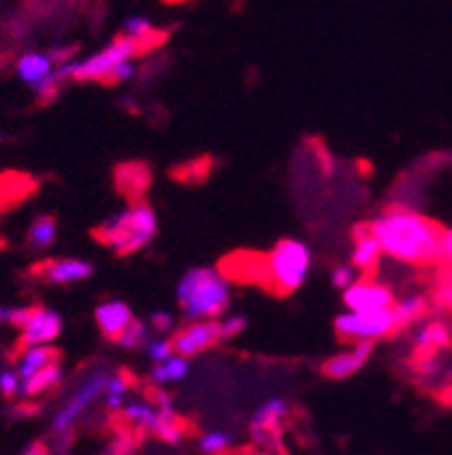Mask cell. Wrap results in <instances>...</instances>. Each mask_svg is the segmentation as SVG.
<instances>
[{
    "mask_svg": "<svg viewBox=\"0 0 452 455\" xmlns=\"http://www.w3.org/2000/svg\"><path fill=\"white\" fill-rule=\"evenodd\" d=\"M198 450H201L203 455H228V452L234 450V439H231L228 431H219V428L203 431V434L198 436Z\"/></svg>",
    "mask_w": 452,
    "mask_h": 455,
    "instance_id": "26",
    "label": "cell"
},
{
    "mask_svg": "<svg viewBox=\"0 0 452 455\" xmlns=\"http://www.w3.org/2000/svg\"><path fill=\"white\" fill-rule=\"evenodd\" d=\"M54 71H58V63H54L52 54H46V52H28V54H22L20 60H17V76L28 87H38Z\"/></svg>",
    "mask_w": 452,
    "mask_h": 455,
    "instance_id": "18",
    "label": "cell"
},
{
    "mask_svg": "<svg viewBox=\"0 0 452 455\" xmlns=\"http://www.w3.org/2000/svg\"><path fill=\"white\" fill-rule=\"evenodd\" d=\"M123 33H125V36H131V38H136L144 49H147V46H152V44H155V38H160V36H157V30H155V22H152L149 17H144V14H133V17H128V20L123 22Z\"/></svg>",
    "mask_w": 452,
    "mask_h": 455,
    "instance_id": "25",
    "label": "cell"
},
{
    "mask_svg": "<svg viewBox=\"0 0 452 455\" xmlns=\"http://www.w3.org/2000/svg\"><path fill=\"white\" fill-rule=\"evenodd\" d=\"M171 339H174V347L179 355H185V358L203 355V353L214 350L217 345H222L219 320H187L182 328L174 331Z\"/></svg>",
    "mask_w": 452,
    "mask_h": 455,
    "instance_id": "11",
    "label": "cell"
},
{
    "mask_svg": "<svg viewBox=\"0 0 452 455\" xmlns=\"http://www.w3.org/2000/svg\"><path fill=\"white\" fill-rule=\"evenodd\" d=\"M133 320L136 317H133V309L128 307V301L111 299V301H103L95 307V323H98L100 333L111 341H117Z\"/></svg>",
    "mask_w": 452,
    "mask_h": 455,
    "instance_id": "16",
    "label": "cell"
},
{
    "mask_svg": "<svg viewBox=\"0 0 452 455\" xmlns=\"http://www.w3.org/2000/svg\"><path fill=\"white\" fill-rule=\"evenodd\" d=\"M63 382V366L60 361H54L52 366H46L44 371H38L36 377L25 379L22 382V395H41V393H49Z\"/></svg>",
    "mask_w": 452,
    "mask_h": 455,
    "instance_id": "23",
    "label": "cell"
},
{
    "mask_svg": "<svg viewBox=\"0 0 452 455\" xmlns=\"http://www.w3.org/2000/svg\"><path fill=\"white\" fill-rule=\"evenodd\" d=\"M393 309H395V315H399L401 328H412L415 323H420L423 317H428V312H431V299L423 296V293H409V296L395 299Z\"/></svg>",
    "mask_w": 452,
    "mask_h": 455,
    "instance_id": "20",
    "label": "cell"
},
{
    "mask_svg": "<svg viewBox=\"0 0 452 455\" xmlns=\"http://www.w3.org/2000/svg\"><path fill=\"white\" fill-rule=\"evenodd\" d=\"M444 271H452V228H444L441 234V263Z\"/></svg>",
    "mask_w": 452,
    "mask_h": 455,
    "instance_id": "35",
    "label": "cell"
},
{
    "mask_svg": "<svg viewBox=\"0 0 452 455\" xmlns=\"http://www.w3.org/2000/svg\"><path fill=\"white\" fill-rule=\"evenodd\" d=\"M144 350H147V355H149V361H152V363L168 361V358H171V355L177 353V347H174V339H171V336H165V333H160V336L149 339Z\"/></svg>",
    "mask_w": 452,
    "mask_h": 455,
    "instance_id": "28",
    "label": "cell"
},
{
    "mask_svg": "<svg viewBox=\"0 0 452 455\" xmlns=\"http://www.w3.org/2000/svg\"><path fill=\"white\" fill-rule=\"evenodd\" d=\"M412 328V347L423 355H436L452 345V325L439 317H423Z\"/></svg>",
    "mask_w": 452,
    "mask_h": 455,
    "instance_id": "14",
    "label": "cell"
},
{
    "mask_svg": "<svg viewBox=\"0 0 452 455\" xmlns=\"http://www.w3.org/2000/svg\"><path fill=\"white\" fill-rule=\"evenodd\" d=\"M290 418V402L288 398H266V402L252 412L250 434L260 447H274L282 439L285 423Z\"/></svg>",
    "mask_w": 452,
    "mask_h": 455,
    "instance_id": "10",
    "label": "cell"
},
{
    "mask_svg": "<svg viewBox=\"0 0 452 455\" xmlns=\"http://www.w3.org/2000/svg\"><path fill=\"white\" fill-rule=\"evenodd\" d=\"M177 304L185 320H219L231 312L234 282L219 266H193L177 282Z\"/></svg>",
    "mask_w": 452,
    "mask_h": 455,
    "instance_id": "2",
    "label": "cell"
},
{
    "mask_svg": "<svg viewBox=\"0 0 452 455\" xmlns=\"http://www.w3.org/2000/svg\"><path fill=\"white\" fill-rule=\"evenodd\" d=\"M144 52V46L120 33L117 38H111L100 52L84 57V60H68L63 66H58V74L63 82H108L111 71H115L117 66L128 63V60H136V57Z\"/></svg>",
    "mask_w": 452,
    "mask_h": 455,
    "instance_id": "6",
    "label": "cell"
},
{
    "mask_svg": "<svg viewBox=\"0 0 452 455\" xmlns=\"http://www.w3.org/2000/svg\"><path fill=\"white\" fill-rule=\"evenodd\" d=\"M312 250L301 239H279L263 255V288L276 296H290L301 291L312 274Z\"/></svg>",
    "mask_w": 452,
    "mask_h": 455,
    "instance_id": "4",
    "label": "cell"
},
{
    "mask_svg": "<svg viewBox=\"0 0 452 455\" xmlns=\"http://www.w3.org/2000/svg\"><path fill=\"white\" fill-rule=\"evenodd\" d=\"M22 455H49V450H46V444L44 442H33L30 447H25V452Z\"/></svg>",
    "mask_w": 452,
    "mask_h": 455,
    "instance_id": "36",
    "label": "cell"
},
{
    "mask_svg": "<svg viewBox=\"0 0 452 455\" xmlns=\"http://www.w3.org/2000/svg\"><path fill=\"white\" fill-rule=\"evenodd\" d=\"M366 228L382 247V255L401 266H439L444 228L407 204H387Z\"/></svg>",
    "mask_w": 452,
    "mask_h": 455,
    "instance_id": "1",
    "label": "cell"
},
{
    "mask_svg": "<svg viewBox=\"0 0 452 455\" xmlns=\"http://www.w3.org/2000/svg\"><path fill=\"white\" fill-rule=\"evenodd\" d=\"M149 331H152V325H147V323H141V320H133V323L123 331V336L117 339V345H120L123 350H144V347H147V341H149Z\"/></svg>",
    "mask_w": 452,
    "mask_h": 455,
    "instance_id": "27",
    "label": "cell"
},
{
    "mask_svg": "<svg viewBox=\"0 0 452 455\" xmlns=\"http://www.w3.org/2000/svg\"><path fill=\"white\" fill-rule=\"evenodd\" d=\"M54 361H60L58 350H54L52 345H36V347H25V353L20 355L17 361V374L25 379L36 377L38 371H44L46 366H52Z\"/></svg>",
    "mask_w": 452,
    "mask_h": 455,
    "instance_id": "19",
    "label": "cell"
},
{
    "mask_svg": "<svg viewBox=\"0 0 452 455\" xmlns=\"http://www.w3.org/2000/svg\"><path fill=\"white\" fill-rule=\"evenodd\" d=\"M149 325H152V331H157V333H168L174 328V315L171 312H155L152 317H149Z\"/></svg>",
    "mask_w": 452,
    "mask_h": 455,
    "instance_id": "34",
    "label": "cell"
},
{
    "mask_svg": "<svg viewBox=\"0 0 452 455\" xmlns=\"http://www.w3.org/2000/svg\"><path fill=\"white\" fill-rule=\"evenodd\" d=\"M190 371V358L174 353L168 361H160L155 363V369L149 371V379L157 385V387H168V385H174V382H182Z\"/></svg>",
    "mask_w": 452,
    "mask_h": 455,
    "instance_id": "21",
    "label": "cell"
},
{
    "mask_svg": "<svg viewBox=\"0 0 452 455\" xmlns=\"http://www.w3.org/2000/svg\"><path fill=\"white\" fill-rule=\"evenodd\" d=\"M342 304L350 312H379L395 304V293L377 274H361L355 284L342 291Z\"/></svg>",
    "mask_w": 452,
    "mask_h": 455,
    "instance_id": "9",
    "label": "cell"
},
{
    "mask_svg": "<svg viewBox=\"0 0 452 455\" xmlns=\"http://www.w3.org/2000/svg\"><path fill=\"white\" fill-rule=\"evenodd\" d=\"M136 74H139L136 60H128V63H123V66H117L115 71H111L106 84H128L131 79H136Z\"/></svg>",
    "mask_w": 452,
    "mask_h": 455,
    "instance_id": "32",
    "label": "cell"
},
{
    "mask_svg": "<svg viewBox=\"0 0 452 455\" xmlns=\"http://www.w3.org/2000/svg\"><path fill=\"white\" fill-rule=\"evenodd\" d=\"M0 323H9V307H0Z\"/></svg>",
    "mask_w": 452,
    "mask_h": 455,
    "instance_id": "38",
    "label": "cell"
},
{
    "mask_svg": "<svg viewBox=\"0 0 452 455\" xmlns=\"http://www.w3.org/2000/svg\"><path fill=\"white\" fill-rule=\"evenodd\" d=\"M171 4H182V0H171Z\"/></svg>",
    "mask_w": 452,
    "mask_h": 455,
    "instance_id": "39",
    "label": "cell"
},
{
    "mask_svg": "<svg viewBox=\"0 0 452 455\" xmlns=\"http://www.w3.org/2000/svg\"><path fill=\"white\" fill-rule=\"evenodd\" d=\"M382 247L374 239V234L366 225L355 228L353 234V247H350V263L361 271V274H377V266L382 260Z\"/></svg>",
    "mask_w": 452,
    "mask_h": 455,
    "instance_id": "17",
    "label": "cell"
},
{
    "mask_svg": "<svg viewBox=\"0 0 452 455\" xmlns=\"http://www.w3.org/2000/svg\"><path fill=\"white\" fill-rule=\"evenodd\" d=\"M244 455H282V452H276L274 447H255V450H250V452H244Z\"/></svg>",
    "mask_w": 452,
    "mask_h": 455,
    "instance_id": "37",
    "label": "cell"
},
{
    "mask_svg": "<svg viewBox=\"0 0 452 455\" xmlns=\"http://www.w3.org/2000/svg\"><path fill=\"white\" fill-rule=\"evenodd\" d=\"M247 328V317L244 315H234V312H225L219 317V336L222 341H234L236 336H242Z\"/></svg>",
    "mask_w": 452,
    "mask_h": 455,
    "instance_id": "30",
    "label": "cell"
},
{
    "mask_svg": "<svg viewBox=\"0 0 452 455\" xmlns=\"http://www.w3.org/2000/svg\"><path fill=\"white\" fill-rule=\"evenodd\" d=\"M371 353H374V341H350V347L330 355L322 363V374L328 379H350L366 366Z\"/></svg>",
    "mask_w": 452,
    "mask_h": 455,
    "instance_id": "13",
    "label": "cell"
},
{
    "mask_svg": "<svg viewBox=\"0 0 452 455\" xmlns=\"http://www.w3.org/2000/svg\"><path fill=\"white\" fill-rule=\"evenodd\" d=\"M433 304L452 312V271L441 268V276L436 279V288H433Z\"/></svg>",
    "mask_w": 452,
    "mask_h": 455,
    "instance_id": "31",
    "label": "cell"
},
{
    "mask_svg": "<svg viewBox=\"0 0 452 455\" xmlns=\"http://www.w3.org/2000/svg\"><path fill=\"white\" fill-rule=\"evenodd\" d=\"M120 412L131 426H136L141 431H149L163 442L177 444L185 436V426H182V420H179V415L174 410L171 395H168L163 387L149 390L147 398H128Z\"/></svg>",
    "mask_w": 452,
    "mask_h": 455,
    "instance_id": "5",
    "label": "cell"
},
{
    "mask_svg": "<svg viewBox=\"0 0 452 455\" xmlns=\"http://www.w3.org/2000/svg\"><path fill=\"white\" fill-rule=\"evenodd\" d=\"M128 395H131V377L117 371V374H111L108 377V385H106V407L111 412H120L128 402Z\"/></svg>",
    "mask_w": 452,
    "mask_h": 455,
    "instance_id": "24",
    "label": "cell"
},
{
    "mask_svg": "<svg viewBox=\"0 0 452 455\" xmlns=\"http://www.w3.org/2000/svg\"><path fill=\"white\" fill-rule=\"evenodd\" d=\"M336 336L342 341H382L387 336H393L395 331H401L399 315L395 309H379V312H342L333 320Z\"/></svg>",
    "mask_w": 452,
    "mask_h": 455,
    "instance_id": "7",
    "label": "cell"
},
{
    "mask_svg": "<svg viewBox=\"0 0 452 455\" xmlns=\"http://www.w3.org/2000/svg\"><path fill=\"white\" fill-rule=\"evenodd\" d=\"M38 274L49 284H76L95 274V266L84 258H58V260H44L38 266Z\"/></svg>",
    "mask_w": 452,
    "mask_h": 455,
    "instance_id": "15",
    "label": "cell"
},
{
    "mask_svg": "<svg viewBox=\"0 0 452 455\" xmlns=\"http://www.w3.org/2000/svg\"><path fill=\"white\" fill-rule=\"evenodd\" d=\"M54 242H58V220L52 214H38L28 231V247L41 252V250H49Z\"/></svg>",
    "mask_w": 452,
    "mask_h": 455,
    "instance_id": "22",
    "label": "cell"
},
{
    "mask_svg": "<svg viewBox=\"0 0 452 455\" xmlns=\"http://www.w3.org/2000/svg\"><path fill=\"white\" fill-rule=\"evenodd\" d=\"M63 331V317L49 309V307H33L28 323L22 325L20 341L22 347H36V345H52Z\"/></svg>",
    "mask_w": 452,
    "mask_h": 455,
    "instance_id": "12",
    "label": "cell"
},
{
    "mask_svg": "<svg viewBox=\"0 0 452 455\" xmlns=\"http://www.w3.org/2000/svg\"><path fill=\"white\" fill-rule=\"evenodd\" d=\"M358 276H361V271L353 263H336L330 268V284H333L336 291H347L350 284L358 282Z\"/></svg>",
    "mask_w": 452,
    "mask_h": 455,
    "instance_id": "29",
    "label": "cell"
},
{
    "mask_svg": "<svg viewBox=\"0 0 452 455\" xmlns=\"http://www.w3.org/2000/svg\"><path fill=\"white\" fill-rule=\"evenodd\" d=\"M0 393L4 395H17L22 393V377L14 371H0Z\"/></svg>",
    "mask_w": 452,
    "mask_h": 455,
    "instance_id": "33",
    "label": "cell"
},
{
    "mask_svg": "<svg viewBox=\"0 0 452 455\" xmlns=\"http://www.w3.org/2000/svg\"><path fill=\"white\" fill-rule=\"evenodd\" d=\"M108 377L106 371H92L87 379H82L76 385V390L68 395V402L60 407V412L54 415L52 420V431L58 436H68L74 431V426L84 418V412L98 402V398L106 395V385H108Z\"/></svg>",
    "mask_w": 452,
    "mask_h": 455,
    "instance_id": "8",
    "label": "cell"
},
{
    "mask_svg": "<svg viewBox=\"0 0 452 455\" xmlns=\"http://www.w3.org/2000/svg\"><path fill=\"white\" fill-rule=\"evenodd\" d=\"M95 236L117 255H136L157 236V212L147 201H133L131 206L103 220Z\"/></svg>",
    "mask_w": 452,
    "mask_h": 455,
    "instance_id": "3",
    "label": "cell"
}]
</instances>
